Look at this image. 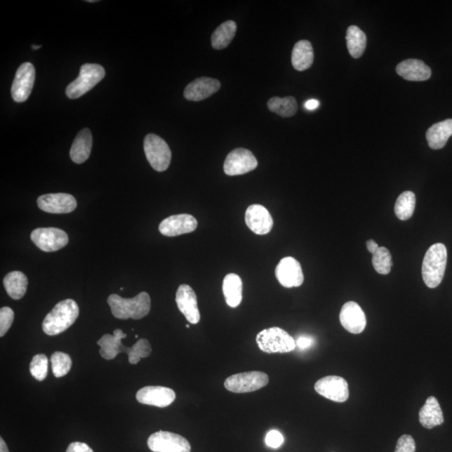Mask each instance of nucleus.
I'll return each instance as SVG.
<instances>
[{
  "instance_id": "obj_1",
  "label": "nucleus",
  "mask_w": 452,
  "mask_h": 452,
  "mask_svg": "<svg viewBox=\"0 0 452 452\" xmlns=\"http://www.w3.org/2000/svg\"><path fill=\"white\" fill-rule=\"evenodd\" d=\"M127 337L121 329H116L111 334H105L98 341V345L101 347L99 350L103 359L112 360L120 353H126L128 355L129 363L136 364L140 361L142 358H147L152 353V347L146 338H141L134 343L132 347H127L121 343V339Z\"/></svg>"
},
{
  "instance_id": "obj_2",
  "label": "nucleus",
  "mask_w": 452,
  "mask_h": 452,
  "mask_svg": "<svg viewBox=\"0 0 452 452\" xmlns=\"http://www.w3.org/2000/svg\"><path fill=\"white\" fill-rule=\"evenodd\" d=\"M113 316L119 319H141L149 314L151 299L145 292L140 293L133 298H121L117 294L108 297Z\"/></svg>"
},
{
  "instance_id": "obj_3",
  "label": "nucleus",
  "mask_w": 452,
  "mask_h": 452,
  "mask_svg": "<svg viewBox=\"0 0 452 452\" xmlns=\"http://www.w3.org/2000/svg\"><path fill=\"white\" fill-rule=\"evenodd\" d=\"M79 316V307L72 299L63 300L56 304L53 310L43 321V331L47 335L55 336L66 331L75 323Z\"/></svg>"
},
{
  "instance_id": "obj_4",
  "label": "nucleus",
  "mask_w": 452,
  "mask_h": 452,
  "mask_svg": "<svg viewBox=\"0 0 452 452\" xmlns=\"http://www.w3.org/2000/svg\"><path fill=\"white\" fill-rule=\"evenodd\" d=\"M447 264V250L445 245L437 243L430 247L423 263V280L430 288H436L441 284Z\"/></svg>"
},
{
  "instance_id": "obj_5",
  "label": "nucleus",
  "mask_w": 452,
  "mask_h": 452,
  "mask_svg": "<svg viewBox=\"0 0 452 452\" xmlns=\"http://www.w3.org/2000/svg\"><path fill=\"white\" fill-rule=\"evenodd\" d=\"M256 343L259 349L267 354L289 353L297 347L294 338L278 327L262 330L256 336Z\"/></svg>"
},
{
  "instance_id": "obj_6",
  "label": "nucleus",
  "mask_w": 452,
  "mask_h": 452,
  "mask_svg": "<svg viewBox=\"0 0 452 452\" xmlns=\"http://www.w3.org/2000/svg\"><path fill=\"white\" fill-rule=\"evenodd\" d=\"M105 69L98 64H84L81 67L79 76L69 84L66 94L69 99H77L97 86L104 77Z\"/></svg>"
},
{
  "instance_id": "obj_7",
  "label": "nucleus",
  "mask_w": 452,
  "mask_h": 452,
  "mask_svg": "<svg viewBox=\"0 0 452 452\" xmlns=\"http://www.w3.org/2000/svg\"><path fill=\"white\" fill-rule=\"evenodd\" d=\"M143 149L147 161L156 171H167L171 163L172 153L162 138L154 133L147 134L143 142Z\"/></svg>"
},
{
  "instance_id": "obj_8",
  "label": "nucleus",
  "mask_w": 452,
  "mask_h": 452,
  "mask_svg": "<svg viewBox=\"0 0 452 452\" xmlns=\"http://www.w3.org/2000/svg\"><path fill=\"white\" fill-rule=\"evenodd\" d=\"M269 377L267 373L251 371L237 373L227 378L225 381V389L230 392L243 394L254 392L267 386Z\"/></svg>"
},
{
  "instance_id": "obj_9",
  "label": "nucleus",
  "mask_w": 452,
  "mask_h": 452,
  "mask_svg": "<svg viewBox=\"0 0 452 452\" xmlns=\"http://www.w3.org/2000/svg\"><path fill=\"white\" fill-rule=\"evenodd\" d=\"M147 446L154 452H190L191 446L185 437L173 432L159 430L152 434Z\"/></svg>"
},
{
  "instance_id": "obj_10",
  "label": "nucleus",
  "mask_w": 452,
  "mask_h": 452,
  "mask_svg": "<svg viewBox=\"0 0 452 452\" xmlns=\"http://www.w3.org/2000/svg\"><path fill=\"white\" fill-rule=\"evenodd\" d=\"M30 239L39 249L45 252L62 249L69 242L67 234L64 230L53 227L34 230Z\"/></svg>"
},
{
  "instance_id": "obj_11",
  "label": "nucleus",
  "mask_w": 452,
  "mask_h": 452,
  "mask_svg": "<svg viewBox=\"0 0 452 452\" xmlns=\"http://www.w3.org/2000/svg\"><path fill=\"white\" fill-rule=\"evenodd\" d=\"M258 165V160L250 150L239 147L226 157L224 171L229 176L241 175L254 171Z\"/></svg>"
},
{
  "instance_id": "obj_12",
  "label": "nucleus",
  "mask_w": 452,
  "mask_h": 452,
  "mask_svg": "<svg viewBox=\"0 0 452 452\" xmlns=\"http://www.w3.org/2000/svg\"><path fill=\"white\" fill-rule=\"evenodd\" d=\"M314 388L317 394L334 402L343 403L350 397L349 385L342 377L326 376L317 381Z\"/></svg>"
},
{
  "instance_id": "obj_13",
  "label": "nucleus",
  "mask_w": 452,
  "mask_h": 452,
  "mask_svg": "<svg viewBox=\"0 0 452 452\" xmlns=\"http://www.w3.org/2000/svg\"><path fill=\"white\" fill-rule=\"evenodd\" d=\"M34 80H36V69L32 63L25 62L17 69L14 81L11 88L13 99L16 102H24L32 93Z\"/></svg>"
},
{
  "instance_id": "obj_14",
  "label": "nucleus",
  "mask_w": 452,
  "mask_h": 452,
  "mask_svg": "<svg viewBox=\"0 0 452 452\" xmlns=\"http://www.w3.org/2000/svg\"><path fill=\"white\" fill-rule=\"evenodd\" d=\"M38 207L51 214H68L76 210L75 197L66 193L48 194L37 199Z\"/></svg>"
},
{
  "instance_id": "obj_15",
  "label": "nucleus",
  "mask_w": 452,
  "mask_h": 452,
  "mask_svg": "<svg viewBox=\"0 0 452 452\" xmlns=\"http://www.w3.org/2000/svg\"><path fill=\"white\" fill-rule=\"evenodd\" d=\"M275 273L277 281L284 288H298L303 284L304 276L301 264L291 256L281 260Z\"/></svg>"
},
{
  "instance_id": "obj_16",
  "label": "nucleus",
  "mask_w": 452,
  "mask_h": 452,
  "mask_svg": "<svg viewBox=\"0 0 452 452\" xmlns=\"http://www.w3.org/2000/svg\"><path fill=\"white\" fill-rule=\"evenodd\" d=\"M137 401L143 405L164 408L175 401L176 394L171 388L163 386H146L138 391Z\"/></svg>"
},
{
  "instance_id": "obj_17",
  "label": "nucleus",
  "mask_w": 452,
  "mask_h": 452,
  "mask_svg": "<svg viewBox=\"0 0 452 452\" xmlns=\"http://www.w3.org/2000/svg\"><path fill=\"white\" fill-rule=\"evenodd\" d=\"M198 221L193 215L180 214L164 219L159 225V232L165 237H173L194 232Z\"/></svg>"
},
{
  "instance_id": "obj_18",
  "label": "nucleus",
  "mask_w": 452,
  "mask_h": 452,
  "mask_svg": "<svg viewBox=\"0 0 452 452\" xmlns=\"http://www.w3.org/2000/svg\"><path fill=\"white\" fill-rule=\"evenodd\" d=\"M339 319L343 327L351 333H361L366 328V316L361 307L355 302H347L343 306Z\"/></svg>"
},
{
  "instance_id": "obj_19",
  "label": "nucleus",
  "mask_w": 452,
  "mask_h": 452,
  "mask_svg": "<svg viewBox=\"0 0 452 452\" xmlns=\"http://www.w3.org/2000/svg\"><path fill=\"white\" fill-rule=\"evenodd\" d=\"M176 303L182 314L190 324H197L201 321L197 295L190 286L182 284L176 293Z\"/></svg>"
},
{
  "instance_id": "obj_20",
  "label": "nucleus",
  "mask_w": 452,
  "mask_h": 452,
  "mask_svg": "<svg viewBox=\"0 0 452 452\" xmlns=\"http://www.w3.org/2000/svg\"><path fill=\"white\" fill-rule=\"evenodd\" d=\"M246 225L256 234H267L273 227V219L266 207L260 204H251L246 211Z\"/></svg>"
},
{
  "instance_id": "obj_21",
  "label": "nucleus",
  "mask_w": 452,
  "mask_h": 452,
  "mask_svg": "<svg viewBox=\"0 0 452 452\" xmlns=\"http://www.w3.org/2000/svg\"><path fill=\"white\" fill-rule=\"evenodd\" d=\"M220 88V82L214 78L199 77L186 86L184 95L189 101H203Z\"/></svg>"
},
{
  "instance_id": "obj_22",
  "label": "nucleus",
  "mask_w": 452,
  "mask_h": 452,
  "mask_svg": "<svg viewBox=\"0 0 452 452\" xmlns=\"http://www.w3.org/2000/svg\"><path fill=\"white\" fill-rule=\"evenodd\" d=\"M399 76L407 81H423L430 79L432 69L423 60L408 59L399 63L397 67Z\"/></svg>"
},
{
  "instance_id": "obj_23",
  "label": "nucleus",
  "mask_w": 452,
  "mask_h": 452,
  "mask_svg": "<svg viewBox=\"0 0 452 452\" xmlns=\"http://www.w3.org/2000/svg\"><path fill=\"white\" fill-rule=\"evenodd\" d=\"M91 147H93V135L90 129H82L77 134L69 151V156L73 162L78 164L86 162L90 157Z\"/></svg>"
},
{
  "instance_id": "obj_24",
  "label": "nucleus",
  "mask_w": 452,
  "mask_h": 452,
  "mask_svg": "<svg viewBox=\"0 0 452 452\" xmlns=\"http://www.w3.org/2000/svg\"><path fill=\"white\" fill-rule=\"evenodd\" d=\"M419 420L425 428L432 429L444 423V417L437 399L430 397L420 408Z\"/></svg>"
},
{
  "instance_id": "obj_25",
  "label": "nucleus",
  "mask_w": 452,
  "mask_h": 452,
  "mask_svg": "<svg viewBox=\"0 0 452 452\" xmlns=\"http://www.w3.org/2000/svg\"><path fill=\"white\" fill-rule=\"evenodd\" d=\"M452 136V119H446L434 124L427 132V140L430 149H441Z\"/></svg>"
},
{
  "instance_id": "obj_26",
  "label": "nucleus",
  "mask_w": 452,
  "mask_h": 452,
  "mask_svg": "<svg viewBox=\"0 0 452 452\" xmlns=\"http://www.w3.org/2000/svg\"><path fill=\"white\" fill-rule=\"evenodd\" d=\"M314 60V48L310 41L303 40L295 43L292 53V63L297 71L303 72L310 69Z\"/></svg>"
},
{
  "instance_id": "obj_27",
  "label": "nucleus",
  "mask_w": 452,
  "mask_h": 452,
  "mask_svg": "<svg viewBox=\"0 0 452 452\" xmlns=\"http://www.w3.org/2000/svg\"><path fill=\"white\" fill-rule=\"evenodd\" d=\"M243 284L237 274L230 273L223 281L225 302L230 307H237L242 301Z\"/></svg>"
},
{
  "instance_id": "obj_28",
  "label": "nucleus",
  "mask_w": 452,
  "mask_h": 452,
  "mask_svg": "<svg viewBox=\"0 0 452 452\" xmlns=\"http://www.w3.org/2000/svg\"><path fill=\"white\" fill-rule=\"evenodd\" d=\"M4 286L11 298L20 300L24 297L27 291L28 278L23 272H11L4 277Z\"/></svg>"
},
{
  "instance_id": "obj_29",
  "label": "nucleus",
  "mask_w": 452,
  "mask_h": 452,
  "mask_svg": "<svg viewBox=\"0 0 452 452\" xmlns=\"http://www.w3.org/2000/svg\"><path fill=\"white\" fill-rule=\"evenodd\" d=\"M347 47L352 58H361L366 48V34L358 26L351 25L347 30Z\"/></svg>"
},
{
  "instance_id": "obj_30",
  "label": "nucleus",
  "mask_w": 452,
  "mask_h": 452,
  "mask_svg": "<svg viewBox=\"0 0 452 452\" xmlns=\"http://www.w3.org/2000/svg\"><path fill=\"white\" fill-rule=\"evenodd\" d=\"M237 23L232 20L225 21L215 30L211 36V44L215 50H223L233 41L237 33Z\"/></svg>"
},
{
  "instance_id": "obj_31",
  "label": "nucleus",
  "mask_w": 452,
  "mask_h": 452,
  "mask_svg": "<svg viewBox=\"0 0 452 452\" xmlns=\"http://www.w3.org/2000/svg\"><path fill=\"white\" fill-rule=\"evenodd\" d=\"M269 110L282 117H293L298 112V102L293 97H274L267 102Z\"/></svg>"
},
{
  "instance_id": "obj_32",
  "label": "nucleus",
  "mask_w": 452,
  "mask_h": 452,
  "mask_svg": "<svg viewBox=\"0 0 452 452\" xmlns=\"http://www.w3.org/2000/svg\"><path fill=\"white\" fill-rule=\"evenodd\" d=\"M416 195L411 191H405L397 199L394 213L401 220L411 219L416 208Z\"/></svg>"
},
{
  "instance_id": "obj_33",
  "label": "nucleus",
  "mask_w": 452,
  "mask_h": 452,
  "mask_svg": "<svg viewBox=\"0 0 452 452\" xmlns=\"http://www.w3.org/2000/svg\"><path fill=\"white\" fill-rule=\"evenodd\" d=\"M372 263L375 271L381 275H387L392 268V256L386 247L380 246L375 254H373Z\"/></svg>"
},
{
  "instance_id": "obj_34",
  "label": "nucleus",
  "mask_w": 452,
  "mask_h": 452,
  "mask_svg": "<svg viewBox=\"0 0 452 452\" xmlns=\"http://www.w3.org/2000/svg\"><path fill=\"white\" fill-rule=\"evenodd\" d=\"M52 372L55 377L67 375L72 368V359L67 354L55 352L51 358Z\"/></svg>"
},
{
  "instance_id": "obj_35",
  "label": "nucleus",
  "mask_w": 452,
  "mask_h": 452,
  "mask_svg": "<svg viewBox=\"0 0 452 452\" xmlns=\"http://www.w3.org/2000/svg\"><path fill=\"white\" fill-rule=\"evenodd\" d=\"M48 364L49 360L45 354H37L32 359L29 365V372L34 379L43 381L48 375Z\"/></svg>"
},
{
  "instance_id": "obj_36",
  "label": "nucleus",
  "mask_w": 452,
  "mask_h": 452,
  "mask_svg": "<svg viewBox=\"0 0 452 452\" xmlns=\"http://www.w3.org/2000/svg\"><path fill=\"white\" fill-rule=\"evenodd\" d=\"M15 319V312L11 307H4L0 310V336L6 335Z\"/></svg>"
},
{
  "instance_id": "obj_37",
  "label": "nucleus",
  "mask_w": 452,
  "mask_h": 452,
  "mask_svg": "<svg viewBox=\"0 0 452 452\" xmlns=\"http://www.w3.org/2000/svg\"><path fill=\"white\" fill-rule=\"evenodd\" d=\"M416 442L410 434H404L399 439L394 452H415Z\"/></svg>"
},
{
  "instance_id": "obj_38",
  "label": "nucleus",
  "mask_w": 452,
  "mask_h": 452,
  "mask_svg": "<svg viewBox=\"0 0 452 452\" xmlns=\"http://www.w3.org/2000/svg\"><path fill=\"white\" fill-rule=\"evenodd\" d=\"M266 445L270 448L277 449L284 444V437L280 432L277 430H272L267 434L266 439H265Z\"/></svg>"
},
{
  "instance_id": "obj_39",
  "label": "nucleus",
  "mask_w": 452,
  "mask_h": 452,
  "mask_svg": "<svg viewBox=\"0 0 452 452\" xmlns=\"http://www.w3.org/2000/svg\"><path fill=\"white\" fill-rule=\"evenodd\" d=\"M314 339L311 336L303 335L298 338L295 341V346L301 350H307L314 345Z\"/></svg>"
},
{
  "instance_id": "obj_40",
  "label": "nucleus",
  "mask_w": 452,
  "mask_h": 452,
  "mask_svg": "<svg viewBox=\"0 0 452 452\" xmlns=\"http://www.w3.org/2000/svg\"><path fill=\"white\" fill-rule=\"evenodd\" d=\"M67 452H94L91 447L84 442H73L69 444Z\"/></svg>"
},
{
  "instance_id": "obj_41",
  "label": "nucleus",
  "mask_w": 452,
  "mask_h": 452,
  "mask_svg": "<svg viewBox=\"0 0 452 452\" xmlns=\"http://www.w3.org/2000/svg\"><path fill=\"white\" fill-rule=\"evenodd\" d=\"M319 105V101H317L316 99H310L305 102V105H304V107H305L306 109L308 111H314L316 110Z\"/></svg>"
},
{
  "instance_id": "obj_42",
  "label": "nucleus",
  "mask_w": 452,
  "mask_h": 452,
  "mask_svg": "<svg viewBox=\"0 0 452 452\" xmlns=\"http://www.w3.org/2000/svg\"><path fill=\"white\" fill-rule=\"evenodd\" d=\"M366 245L368 251L371 252V254H375L380 247L375 241L372 240V239L371 240L367 241Z\"/></svg>"
},
{
  "instance_id": "obj_43",
  "label": "nucleus",
  "mask_w": 452,
  "mask_h": 452,
  "mask_svg": "<svg viewBox=\"0 0 452 452\" xmlns=\"http://www.w3.org/2000/svg\"><path fill=\"white\" fill-rule=\"evenodd\" d=\"M0 452H10L8 451L6 443L3 440V438H0Z\"/></svg>"
},
{
  "instance_id": "obj_44",
  "label": "nucleus",
  "mask_w": 452,
  "mask_h": 452,
  "mask_svg": "<svg viewBox=\"0 0 452 452\" xmlns=\"http://www.w3.org/2000/svg\"><path fill=\"white\" fill-rule=\"evenodd\" d=\"M32 47L33 50L36 51V50L40 49L41 46H32Z\"/></svg>"
},
{
  "instance_id": "obj_45",
  "label": "nucleus",
  "mask_w": 452,
  "mask_h": 452,
  "mask_svg": "<svg viewBox=\"0 0 452 452\" xmlns=\"http://www.w3.org/2000/svg\"><path fill=\"white\" fill-rule=\"evenodd\" d=\"M86 2L95 3V2H97V0H88V1H86Z\"/></svg>"
}]
</instances>
